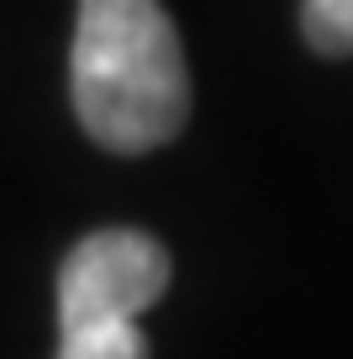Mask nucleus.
<instances>
[{"mask_svg": "<svg viewBox=\"0 0 353 359\" xmlns=\"http://www.w3.org/2000/svg\"><path fill=\"white\" fill-rule=\"evenodd\" d=\"M58 359H148L137 317H90L58 327Z\"/></svg>", "mask_w": 353, "mask_h": 359, "instance_id": "7ed1b4c3", "label": "nucleus"}, {"mask_svg": "<svg viewBox=\"0 0 353 359\" xmlns=\"http://www.w3.org/2000/svg\"><path fill=\"white\" fill-rule=\"evenodd\" d=\"M74 116L111 154H148L190 116V74L164 0H79L69 48Z\"/></svg>", "mask_w": 353, "mask_h": 359, "instance_id": "f257e3e1", "label": "nucleus"}, {"mask_svg": "<svg viewBox=\"0 0 353 359\" xmlns=\"http://www.w3.org/2000/svg\"><path fill=\"white\" fill-rule=\"evenodd\" d=\"M300 32L321 58H353V0H300Z\"/></svg>", "mask_w": 353, "mask_h": 359, "instance_id": "20e7f679", "label": "nucleus"}, {"mask_svg": "<svg viewBox=\"0 0 353 359\" xmlns=\"http://www.w3.org/2000/svg\"><path fill=\"white\" fill-rule=\"evenodd\" d=\"M169 291V254L137 227H100L58 269V327L90 317H143Z\"/></svg>", "mask_w": 353, "mask_h": 359, "instance_id": "f03ea898", "label": "nucleus"}]
</instances>
